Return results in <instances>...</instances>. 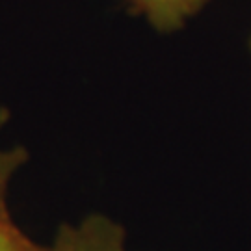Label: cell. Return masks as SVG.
<instances>
[{"label":"cell","instance_id":"cell-1","mask_svg":"<svg viewBox=\"0 0 251 251\" xmlns=\"http://www.w3.org/2000/svg\"><path fill=\"white\" fill-rule=\"evenodd\" d=\"M8 119V110H0V136ZM26 162L25 147L0 142V251H128L125 227L104 214H90L80 222L60 225L50 242H37L21 229L9 206V192Z\"/></svg>","mask_w":251,"mask_h":251},{"label":"cell","instance_id":"cell-2","mask_svg":"<svg viewBox=\"0 0 251 251\" xmlns=\"http://www.w3.org/2000/svg\"><path fill=\"white\" fill-rule=\"evenodd\" d=\"M205 2L206 0H132V8L156 30L171 32L196 15Z\"/></svg>","mask_w":251,"mask_h":251}]
</instances>
